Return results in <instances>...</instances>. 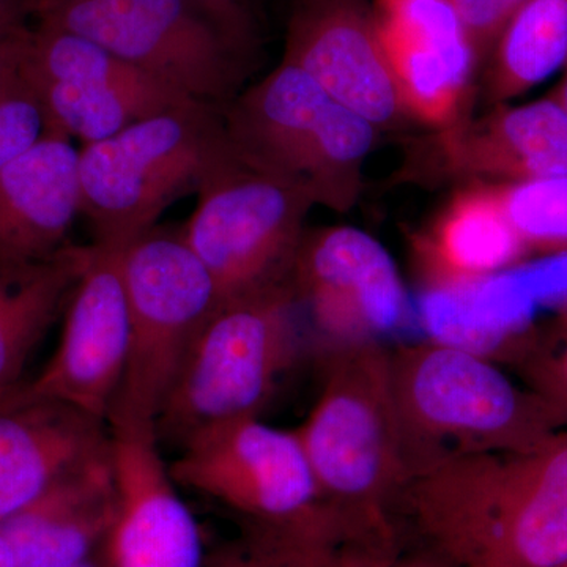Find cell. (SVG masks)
<instances>
[{"instance_id": "cell-1", "label": "cell", "mask_w": 567, "mask_h": 567, "mask_svg": "<svg viewBox=\"0 0 567 567\" xmlns=\"http://www.w3.org/2000/svg\"><path fill=\"white\" fill-rule=\"evenodd\" d=\"M417 539L454 567L567 565V429L527 453L458 458L416 477Z\"/></svg>"}, {"instance_id": "cell-2", "label": "cell", "mask_w": 567, "mask_h": 567, "mask_svg": "<svg viewBox=\"0 0 567 567\" xmlns=\"http://www.w3.org/2000/svg\"><path fill=\"white\" fill-rule=\"evenodd\" d=\"M390 379L406 486L458 458L527 453L567 429L535 391L458 344L390 350Z\"/></svg>"}, {"instance_id": "cell-3", "label": "cell", "mask_w": 567, "mask_h": 567, "mask_svg": "<svg viewBox=\"0 0 567 567\" xmlns=\"http://www.w3.org/2000/svg\"><path fill=\"white\" fill-rule=\"evenodd\" d=\"M327 353L322 391L295 431L323 498L349 535L393 528L406 475L390 350L363 342Z\"/></svg>"}, {"instance_id": "cell-4", "label": "cell", "mask_w": 567, "mask_h": 567, "mask_svg": "<svg viewBox=\"0 0 567 567\" xmlns=\"http://www.w3.org/2000/svg\"><path fill=\"white\" fill-rule=\"evenodd\" d=\"M223 110L185 104L126 126L80 152L81 213L93 244L126 249L181 197L199 192L233 152Z\"/></svg>"}, {"instance_id": "cell-5", "label": "cell", "mask_w": 567, "mask_h": 567, "mask_svg": "<svg viewBox=\"0 0 567 567\" xmlns=\"http://www.w3.org/2000/svg\"><path fill=\"white\" fill-rule=\"evenodd\" d=\"M300 350L292 284L223 301L183 361L158 421L159 445L213 425L260 417Z\"/></svg>"}, {"instance_id": "cell-6", "label": "cell", "mask_w": 567, "mask_h": 567, "mask_svg": "<svg viewBox=\"0 0 567 567\" xmlns=\"http://www.w3.org/2000/svg\"><path fill=\"white\" fill-rule=\"evenodd\" d=\"M246 158L297 183L315 205L347 212L357 203L377 126L336 102L300 66L281 62L223 110Z\"/></svg>"}, {"instance_id": "cell-7", "label": "cell", "mask_w": 567, "mask_h": 567, "mask_svg": "<svg viewBox=\"0 0 567 567\" xmlns=\"http://www.w3.org/2000/svg\"><path fill=\"white\" fill-rule=\"evenodd\" d=\"M169 470L177 486L216 499L259 532L311 547L347 535L295 429L282 431L260 417L213 425L181 446Z\"/></svg>"}, {"instance_id": "cell-8", "label": "cell", "mask_w": 567, "mask_h": 567, "mask_svg": "<svg viewBox=\"0 0 567 567\" xmlns=\"http://www.w3.org/2000/svg\"><path fill=\"white\" fill-rule=\"evenodd\" d=\"M130 339L111 431H155L186 354L221 303L212 275L182 234L155 229L123 251Z\"/></svg>"}, {"instance_id": "cell-9", "label": "cell", "mask_w": 567, "mask_h": 567, "mask_svg": "<svg viewBox=\"0 0 567 567\" xmlns=\"http://www.w3.org/2000/svg\"><path fill=\"white\" fill-rule=\"evenodd\" d=\"M35 24L76 33L196 100L224 110L256 55L189 0H28Z\"/></svg>"}, {"instance_id": "cell-10", "label": "cell", "mask_w": 567, "mask_h": 567, "mask_svg": "<svg viewBox=\"0 0 567 567\" xmlns=\"http://www.w3.org/2000/svg\"><path fill=\"white\" fill-rule=\"evenodd\" d=\"M197 194L182 238L212 275L221 303L289 281L315 205L301 186L234 145Z\"/></svg>"}, {"instance_id": "cell-11", "label": "cell", "mask_w": 567, "mask_h": 567, "mask_svg": "<svg viewBox=\"0 0 567 567\" xmlns=\"http://www.w3.org/2000/svg\"><path fill=\"white\" fill-rule=\"evenodd\" d=\"M18 73L43 107L48 133L85 144L197 103L100 44L48 25L25 33Z\"/></svg>"}, {"instance_id": "cell-12", "label": "cell", "mask_w": 567, "mask_h": 567, "mask_svg": "<svg viewBox=\"0 0 567 567\" xmlns=\"http://www.w3.org/2000/svg\"><path fill=\"white\" fill-rule=\"evenodd\" d=\"M289 279L328 352L377 342L405 312L404 289L390 254L353 227L305 233Z\"/></svg>"}, {"instance_id": "cell-13", "label": "cell", "mask_w": 567, "mask_h": 567, "mask_svg": "<svg viewBox=\"0 0 567 567\" xmlns=\"http://www.w3.org/2000/svg\"><path fill=\"white\" fill-rule=\"evenodd\" d=\"M123 251L93 244L91 262L65 309L61 342L28 385L106 421L128 357Z\"/></svg>"}, {"instance_id": "cell-14", "label": "cell", "mask_w": 567, "mask_h": 567, "mask_svg": "<svg viewBox=\"0 0 567 567\" xmlns=\"http://www.w3.org/2000/svg\"><path fill=\"white\" fill-rule=\"evenodd\" d=\"M284 61L377 128L409 115L369 0H290Z\"/></svg>"}, {"instance_id": "cell-15", "label": "cell", "mask_w": 567, "mask_h": 567, "mask_svg": "<svg viewBox=\"0 0 567 567\" xmlns=\"http://www.w3.org/2000/svg\"><path fill=\"white\" fill-rule=\"evenodd\" d=\"M118 511L110 567H204L203 532L164 464L155 431H111Z\"/></svg>"}, {"instance_id": "cell-16", "label": "cell", "mask_w": 567, "mask_h": 567, "mask_svg": "<svg viewBox=\"0 0 567 567\" xmlns=\"http://www.w3.org/2000/svg\"><path fill=\"white\" fill-rule=\"evenodd\" d=\"M110 424L28 383L0 398V524L55 481L110 453Z\"/></svg>"}, {"instance_id": "cell-17", "label": "cell", "mask_w": 567, "mask_h": 567, "mask_svg": "<svg viewBox=\"0 0 567 567\" xmlns=\"http://www.w3.org/2000/svg\"><path fill=\"white\" fill-rule=\"evenodd\" d=\"M118 511L112 446L0 524L18 567H70L106 547Z\"/></svg>"}, {"instance_id": "cell-18", "label": "cell", "mask_w": 567, "mask_h": 567, "mask_svg": "<svg viewBox=\"0 0 567 567\" xmlns=\"http://www.w3.org/2000/svg\"><path fill=\"white\" fill-rule=\"evenodd\" d=\"M432 151L435 169L491 185L567 175V114L557 99L502 107L447 126Z\"/></svg>"}, {"instance_id": "cell-19", "label": "cell", "mask_w": 567, "mask_h": 567, "mask_svg": "<svg viewBox=\"0 0 567 567\" xmlns=\"http://www.w3.org/2000/svg\"><path fill=\"white\" fill-rule=\"evenodd\" d=\"M78 213L80 152L48 133L0 169V260L40 262L61 252Z\"/></svg>"}, {"instance_id": "cell-20", "label": "cell", "mask_w": 567, "mask_h": 567, "mask_svg": "<svg viewBox=\"0 0 567 567\" xmlns=\"http://www.w3.org/2000/svg\"><path fill=\"white\" fill-rule=\"evenodd\" d=\"M93 245H69L40 262L0 260V398L22 385L35 347L66 309Z\"/></svg>"}, {"instance_id": "cell-21", "label": "cell", "mask_w": 567, "mask_h": 567, "mask_svg": "<svg viewBox=\"0 0 567 567\" xmlns=\"http://www.w3.org/2000/svg\"><path fill=\"white\" fill-rule=\"evenodd\" d=\"M525 252L491 185L457 194L421 240V254L440 286L486 278Z\"/></svg>"}, {"instance_id": "cell-22", "label": "cell", "mask_w": 567, "mask_h": 567, "mask_svg": "<svg viewBox=\"0 0 567 567\" xmlns=\"http://www.w3.org/2000/svg\"><path fill=\"white\" fill-rule=\"evenodd\" d=\"M567 63V0H525L494 47L495 100L522 95Z\"/></svg>"}, {"instance_id": "cell-23", "label": "cell", "mask_w": 567, "mask_h": 567, "mask_svg": "<svg viewBox=\"0 0 567 567\" xmlns=\"http://www.w3.org/2000/svg\"><path fill=\"white\" fill-rule=\"evenodd\" d=\"M379 39L406 114L446 128L457 123L476 52L472 48L443 50L382 33Z\"/></svg>"}, {"instance_id": "cell-24", "label": "cell", "mask_w": 567, "mask_h": 567, "mask_svg": "<svg viewBox=\"0 0 567 567\" xmlns=\"http://www.w3.org/2000/svg\"><path fill=\"white\" fill-rule=\"evenodd\" d=\"M491 186L525 251L567 252V175Z\"/></svg>"}, {"instance_id": "cell-25", "label": "cell", "mask_w": 567, "mask_h": 567, "mask_svg": "<svg viewBox=\"0 0 567 567\" xmlns=\"http://www.w3.org/2000/svg\"><path fill=\"white\" fill-rule=\"evenodd\" d=\"M377 32L443 50L473 48L453 0H374Z\"/></svg>"}, {"instance_id": "cell-26", "label": "cell", "mask_w": 567, "mask_h": 567, "mask_svg": "<svg viewBox=\"0 0 567 567\" xmlns=\"http://www.w3.org/2000/svg\"><path fill=\"white\" fill-rule=\"evenodd\" d=\"M317 567H454L434 548L409 546L398 525L382 532L354 533L317 548Z\"/></svg>"}, {"instance_id": "cell-27", "label": "cell", "mask_w": 567, "mask_h": 567, "mask_svg": "<svg viewBox=\"0 0 567 567\" xmlns=\"http://www.w3.org/2000/svg\"><path fill=\"white\" fill-rule=\"evenodd\" d=\"M558 330L524 339L513 350L520 382L535 391L567 425V319Z\"/></svg>"}, {"instance_id": "cell-28", "label": "cell", "mask_w": 567, "mask_h": 567, "mask_svg": "<svg viewBox=\"0 0 567 567\" xmlns=\"http://www.w3.org/2000/svg\"><path fill=\"white\" fill-rule=\"evenodd\" d=\"M47 134L43 107L20 73L0 80V169Z\"/></svg>"}, {"instance_id": "cell-29", "label": "cell", "mask_w": 567, "mask_h": 567, "mask_svg": "<svg viewBox=\"0 0 567 567\" xmlns=\"http://www.w3.org/2000/svg\"><path fill=\"white\" fill-rule=\"evenodd\" d=\"M249 529V535L207 554L204 567H317V547Z\"/></svg>"}, {"instance_id": "cell-30", "label": "cell", "mask_w": 567, "mask_h": 567, "mask_svg": "<svg viewBox=\"0 0 567 567\" xmlns=\"http://www.w3.org/2000/svg\"><path fill=\"white\" fill-rule=\"evenodd\" d=\"M244 50L256 55L262 41L265 0H189Z\"/></svg>"}, {"instance_id": "cell-31", "label": "cell", "mask_w": 567, "mask_h": 567, "mask_svg": "<svg viewBox=\"0 0 567 567\" xmlns=\"http://www.w3.org/2000/svg\"><path fill=\"white\" fill-rule=\"evenodd\" d=\"M470 43L480 54L494 50L502 32L525 0H453Z\"/></svg>"}, {"instance_id": "cell-32", "label": "cell", "mask_w": 567, "mask_h": 567, "mask_svg": "<svg viewBox=\"0 0 567 567\" xmlns=\"http://www.w3.org/2000/svg\"><path fill=\"white\" fill-rule=\"evenodd\" d=\"M28 0H0V43L18 39L31 29Z\"/></svg>"}, {"instance_id": "cell-33", "label": "cell", "mask_w": 567, "mask_h": 567, "mask_svg": "<svg viewBox=\"0 0 567 567\" xmlns=\"http://www.w3.org/2000/svg\"><path fill=\"white\" fill-rule=\"evenodd\" d=\"M24 35L0 43V80L10 76V74L18 73V69H20L21 44Z\"/></svg>"}, {"instance_id": "cell-34", "label": "cell", "mask_w": 567, "mask_h": 567, "mask_svg": "<svg viewBox=\"0 0 567 567\" xmlns=\"http://www.w3.org/2000/svg\"><path fill=\"white\" fill-rule=\"evenodd\" d=\"M0 567H18L13 551H11V547L2 532H0Z\"/></svg>"}, {"instance_id": "cell-35", "label": "cell", "mask_w": 567, "mask_h": 567, "mask_svg": "<svg viewBox=\"0 0 567 567\" xmlns=\"http://www.w3.org/2000/svg\"><path fill=\"white\" fill-rule=\"evenodd\" d=\"M70 567H110V561H107L106 547L103 548L99 554L93 555V557L85 559V561L78 563V565Z\"/></svg>"}, {"instance_id": "cell-36", "label": "cell", "mask_w": 567, "mask_h": 567, "mask_svg": "<svg viewBox=\"0 0 567 567\" xmlns=\"http://www.w3.org/2000/svg\"><path fill=\"white\" fill-rule=\"evenodd\" d=\"M566 76L565 80H563L561 85H559V91L557 93V96L555 99L558 100V103L561 104L563 110L566 111L567 114V63H566Z\"/></svg>"}, {"instance_id": "cell-37", "label": "cell", "mask_w": 567, "mask_h": 567, "mask_svg": "<svg viewBox=\"0 0 567 567\" xmlns=\"http://www.w3.org/2000/svg\"><path fill=\"white\" fill-rule=\"evenodd\" d=\"M561 317H565V319H567V298H565V300H563Z\"/></svg>"}, {"instance_id": "cell-38", "label": "cell", "mask_w": 567, "mask_h": 567, "mask_svg": "<svg viewBox=\"0 0 567 567\" xmlns=\"http://www.w3.org/2000/svg\"><path fill=\"white\" fill-rule=\"evenodd\" d=\"M563 567H567V565H566V566H563Z\"/></svg>"}]
</instances>
